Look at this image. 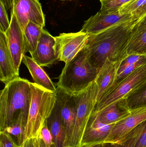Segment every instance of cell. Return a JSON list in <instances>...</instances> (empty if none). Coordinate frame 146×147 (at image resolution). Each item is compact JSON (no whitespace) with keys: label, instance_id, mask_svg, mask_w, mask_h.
I'll return each mask as SVG.
<instances>
[{"label":"cell","instance_id":"obj_1","mask_svg":"<svg viewBox=\"0 0 146 147\" xmlns=\"http://www.w3.org/2000/svg\"><path fill=\"white\" fill-rule=\"evenodd\" d=\"M135 22L120 23L89 34L85 49L91 63L98 71L106 59L121 64L128 56V47Z\"/></svg>","mask_w":146,"mask_h":147},{"label":"cell","instance_id":"obj_2","mask_svg":"<svg viewBox=\"0 0 146 147\" xmlns=\"http://www.w3.org/2000/svg\"><path fill=\"white\" fill-rule=\"evenodd\" d=\"M31 82L20 77L7 84L0 93V132L21 117L27 121L32 98Z\"/></svg>","mask_w":146,"mask_h":147},{"label":"cell","instance_id":"obj_3","mask_svg":"<svg viewBox=\"0 0 146 147\" xmlns=\"http://www.w3.org/2000/svg\"><path fill=\"white\" fill-rule=\"evenodd\" d=\"M98 72L90 62L85 47L65 64L57 84V87L71 95H77L95 81Z\"/></svg>","mask_w":146,"mask_h":147},{"label":"cell","instance_id":"obj_4","mask_svg":"<svg viewBox=\"0 0 146 147\" xmlns=\"http://www.w3.org/2000/svg\"><path fill=\"white\" fill-rule=\"evenodd\" d=\"M32 98L27 123L25 129L24 142L38 137L45 122L50 116L56 103V93L30 83Z\"/></svg>","mask_w":146,"mask_h":147},{"label":"cell","instance_id":"obj_5","mask_svg":"<svg viewBox=\"0 0 146 147\" xmlns=\"http://www.w3.org/2000/svg\"><path fill=\"white\" fill-rule=\"evenodd\" d=\"M98 87L95 81L75 95L77 103L76 121L67 147H81L86 129L96 104Z\"/></svg>","mask_w":146,"mask_h":147},{"label":"cell","instance_id":"obj_6","mask_svg":"<svg viewBox=\"0 0 146 147\" xmlns=\"http://www.w3.org/2000/svg\"><path fill=\"white\" fill-rule=\"evenodd\" d=\"M146 80V64L139 68L112 86L105 96L95 105L93 113L123 98Z\"/></svg>","mask_w":146,"mask_h":147},{"label":"cell","instance_id":"obj_7","mask_svg":"<svg viewBox=\"0 0 146 147\" xmlns=\"http://www.w3.org/2000/svg\"><path fill=\"white\" fill-rule=\"evenodd\" d=\"M89 34L77 32L60 34L55 37V49L57 60L65 64L71 61L86 45Z\"/></svg>","mask_w":146,"mask_h":147},{"label":"cell","instance_id":"obj_8","mask_svg":"<svg viewBox=\"0 0 146 147\" xmlns=\"http://www.w3.org/2000/svg\"><path fill=\"white\" fill-rule=\"evenodd\" d=\"M11 13L14 14L23 32L30 21L45 26V16L38 0H13Z\"/></svg>","mask_w":146,"mask_h":147},{"label":"cell","instance_id":"obj_9","mask_svg":"<svg viewBox=\"0 0 146 147\" xmlns=\"http://www.w3.org/2000/svg\"><path fill=\"white\" fill-rule=\"evenodd\" d=\"M132 20L133 14H121L118 9L100 10L85 22L81 30L89 34H95L114 25Z\"/></svg>","mask_w":146,"mask_h":147},{"label":"cell","instance_id":"obj_10","mask_svg":"<svg viewBox=\"0 0 146 147\" xmlns=\"http://www.w3.org/2000/svg\"><path fill=\"white\" fill-rule=\"evenodd\" d=\"M57 104L60 110L65 131L64 147H67L71 138L76 121L77 103L75 95H71L57 87Z\"/></svg>","mask_w":146,"mask_h":147},{"label":"cell","instance_id":"obj_11","mask_svg":"<svg viewBox=\"0 0 146 147\" xmlns=\"http://www.w3.org/2000/svg\"><path fill=\"white\" fill-rule=\"evenodd\" d=\"M131 110L130 115L114 125L104 143H121L133 129L146 120V107Z\"/></svg>","mask_w":146,"mask_h":147},{"label":"cell","instance_id":"obj_12","mask_svg":"<svg viewBox=\"0 0 146 147\" xmlns=\"http://www.w3.org/2000/svg\"><path fill=\"white\" fill-rule=\"evenodd\" d=\"M11 15L10 26L5 34L15 68L19 74L20 66L26 54L24 34L14 14L11 13Z\"/></svg>","mask_w":146,"mask_h":147},{"label":"cell","instance_id":"obj_13","mask_svg":"<svg viewBox=\"0 0 146 147\" xmlns=\"http://www.w3.org/2000/svg\"><path fill=\"white\" fill-rule=\"evenodd\" d=\"M115 124H104L100 121L97 114H92L83 136L81 147L104 144Z\"/></svg>","mask_w":146,"mask_h":147},{"label":"cell","instance_id":"obj_14","mask_svg":"<svg viewBox=\"0 0 146 147\" xmlns=\"http://www.w3.org/2000/svg\"><path fill=\"white\" fill-rule=\"evenodd\" d=\"M55 37L43 29L35 51L31 57L40 66L49 67L58 61L55 49Z\"/></svg>","mask_w":146,"mask_h":147},{"label":"cell","instance_id":"obj_15","mask_svg":"<svg viewBox=\"0 0 146 147\" xmlns=\"http://www.w3.org/2000/svg\"><path fill=\"white\" fill-rule=\"evenodd\" d=\"M120 65L119 63L106 59L100 68L95 80L98 87L96 105L105 96L112 88Z\"/></svg>","mask_w":146,"mask_h":147},{"label":"cell","instance_id":"obj_16","mask_svg":"<svg viewBox=\"0 0 146 147\" xmlns=\"http://www.w3.org/2000/svg\"><path fill=\"white\" fill-rule=\"evenodd\" d=\"M19 77L15 68L6 34L0 31V80L6 85Z\"/></svg>","mask_w":146,"mask_h":147},{"label":"cell","instance_id":"obj_17","mask_svg":"<svg viewBox=\"0 0 146 147\" xmlns=\"http://www.w3.org/2000/svg\"><path fill=\"white\" fill-rule=\"evenodd\" d=\"M131 113L127 98L124 97L93 114H97L100 121L103 123L112 124L126 118Z\"/></svg>","mask_w":146,"mask_h":147},{"label":"cell","instance_id":"obj_18","mask_svg":"<svg viewBox=\"0 0 146 147\" xmlns=\"http://www.w3.org/2000/svg\"><path fill=\"white\" fill-rule=\"evenodd\" d=\"M128 55L146 56V14L136 21L132 30L127 49Z\"/></svg>","mask_w":146,"mask_h":147},{"label":"cell","instance_id":"obj_19","mask_svg":"<svg viewBox=\"0 0 146 147\" xmlns=\"http://www.w3.org/2000/svg\"><path fill=\"white\" fill-rule=\"evenodd\" d=\"M22 62L28 69L34 83L48 90L56 93L57 88L55 84L41 66L32 58L25 55L22 59Z\"/></svg>","mask_w":146,"mask_h":147},{"label":"cell","instance_id":"obj_20","mask_svg":"<svg viewBox=\"0 0 146 147\" xmlns=\"http://www.w3.org/2000/svg\"><path fill=\"white\" fill-rule=\"evenodd\" d=\"M47 122L55 147H64L65 128L57 102L51 115L47 119Z\"/></svg>","mask_w":146,"mask_h":147},{"label":"cell","instance_id":"obj_21","mask_svg":"<svg viewBox=\"0 0 146 147\" xmlns=\"http://www.w3.org/2000/svg\"><path fill=\"white\" fill-rule=\"evenodd\" d=\"M43 28L32 22H29L25 28L24 34L25 52L32 54L37 49Z\"/></svg>","mask_w":146,"mask_h":147},{"label":"cell","instance_id":"obj_22","mask_svg":"<svg viewBox=\"0 0 146 147\" xmlns=\"http://www.w3.org/2000/svg\"><path fill=\"white\" fill-rule=\"evenodd\" d=\"M126 97L131 110L146 107V80Z\"/></svg>","mask_w":146,"mask_h":147},{"label":"cell","instance_id":"obj_23","mask_svg":"<svg viewBox=\"0 0 146 147\" xmlns=\"http://www.w3.org/2000/svg\"><path fill=\"white\" fill-rule=\"evenodd\" d=\"M27 121L19 117L17 120L5 129L4 132L14 136L17 141L18 145H21L24 142L25 129Z\"/></svg>","mask_w":146,"mask_h":147},{"label":"cell","instance_id":"obj_24","mask_svg":"<svg viewBox=\"0 0 146 147\" xmlns=\"http://www.w3.org/2000/svg\"><path fill=\"white\" fill-rule=\"evenodd\" d=\"M128 135L134 137V147H146V120L139 124Z\"/></svg>","mask_w":146,"mask_h":147},{"label":"cell","instance_id":"obj_25","mask_svg":"<svg viewBox=\"0 0 146 147\" xmlns=\"http://www.w3.org/2000/svg\"><path fill=\"white\" fill-rule=\"evenodd\" d=\"M146 2V0H131L119 9V13L121 14H133L142 7Z\"/></svg>","mask_w":146,"mask_h":147},{"label":"cell","instance_id":"obj_26","mask_svg":"<svg viewBox=\"0 0 146 147\" xmlns=\"http://www.w3.org/2000/svg\"><path fill=\"white\" fill-rule=\"evenodd\" d=\"M145 64H146V56L145 55L138 62L135 63L134 64L130 66L127 67L121 73L117 75L115 81L113 86L117 84L119 81L125 78L126 77L128 76L130 74L132 73V72H133L140 67Z\"/></svg>","mask_w":146,"mask_h":147},{"label":"cell","instance_id":"obj_27","mask_svg":"<svg viewBox=\"0 0 146 147\" xmlns=\"http://www.w3.org/2000/svg\"><path fill=\"white\" fill-rule=\"evenodd\" d=\"M131 0H102L100 10H118L123 5Z\"/></svg>","mask_w":146,"mask_h":147},{"label":"cell","instance_id":"obj_28","mask_svg":"<svg viewBox=\"0 0 146 147\" xmlns=\"http://www.w3.org/2000/svg\"><path fill=\"white\" fill-rule=\"evenodd\" d=\"M9 26L10 22L9 20L7 9L3 3L0 1V31L6 33Z\"/></svg>","mask_w":146,"mask_h":147},{"label":"cell","instance_id":"obj_29","mask_svg":"<svg viewBox=\"0 0 146 147\" xmlns=\"http://www.w3.org/2000/svg\"><path fill=\"white\" fill-rule=\"evenodd\" d=\"M145 55H136V54L129 55L121 62V64L119 65V68L117 70V75L121 73L127 67L138 62Z\"/></svg>","mask_w":146,"mask_h":147},{"label":"cell","instance_id":"obj_30","mask_svg":"<svg viewBox=\"0 0 146 147\" xmlns=\"http://www.w3.org/2000/svg\"><path fill=\"white\" fill-rule=\"evenodd\" d=\"M39 137L47 145L51 146L53 145L52 136L48 127L47 120L45 122Z\"/></svg>","mask_w":146,"mask_h":147},{"label":"cell","instance_id":"obj_31","mask_svg":"<svg viewBox=\"0 0 146 147\" xmlns=\"http://www.w3.org/2000/svg\"><path fill=\"white\" fill-rule=\"evenodd\" d=\"M134 138L127 135L121 143H104L103 147H134Z\"/></svg>","mask_w":146,"mask_h":147},{"label":"cell","instance_id":"obj_32","mask_svg":"<svg viewBox=\"0 0 146 147\" xmlns=\"http://www.w3.org/2000/svg\"><path fill=\"white\" fill-rule=\"evenodd\" d=\"M15 142L7 132H0V147H14Z\"/></svg>","mask_w":146,"mask_h":147},{"label":"cell","instance_id":"obj_33","mask_svg":"<svg viewBox=\"0 0 146 147\" xmlns=\"http://www.w3.org/2000/svg\"><path fill=\"white\" fill-rule=\"evenodd\" d=\"M146 14V2L141 7L133 14L134 20L137 21Z\"/></svg>","mask_w":146,"mask_h":147},{"label":"cell","instance_id":"obj_34","mask_svg":"<svg viewBox=\"0 0 146 147\" xmlns=\"http://www.w3.org/2000/svg\"><path fill=\"white\" fill-rule=\"evenodd\" d=\"M25 143V147H39V137L27 140Z\"/></svg>","mask_w":146,"mask_h":147},{"label":"cell","instance_id":"obj_35","mask_svg":"<svg viewBox=\"0 0 146 147\" xmlns=\"http://www.w3.org/2000/svg\"><path fill=\"white\" fill-rule=\"evenodd\" d=\"M13 0H1L6 8V9L10 11V13L12 12L13 9Z\"/></svg>","mask_w":146,"mask_h":147},{"label":"cell","instance_id":"obj_36","mask_svg":"<svg viewBox=\"0 0 146 147\" xmlns=\"http://www.w3.org/2000/svg\"><path fill=\"white\" fill-rule=\"evenodd\" d=\"M39 147H55L54 144L51 146H47L43 141V140H41L39 137Z\"/></svg>","mask_w":146,"mask_h":147},{"label":"cell","instance_id":"obj_37","mask_svg":"<svg viewBox=\"0 0 146 147\" xmlns=\"http://www.w3.org/2000/svg\"><path fill=\"white\" fill-rule=\"evenodd\" d=\"M25 142L20 145H18L16 142H15L14 147H25Z\"/></svg>","mask_w":146,"mask_h":147},{"label":"cell","instance_id":"obj_38","mask_svg":"<svg viewBox=\"0 0 146 147\" xmlns=\"http://www.w3.org/2000/svg\"><path fill=\"white\" fill-rule=\"evenodd\" d=\"M103 144H99V145H95V146H92L90 147H103Z\"/></svg>","mask_w":146,"mask_h":147},{"label":"cell","instance_id":"obj_39","mask_svg":"<svg viewBox=\"0 0 146 147\" xmlns=\"http://www.w3.org/2000/svg\"><path fill=\"white\" fill-rule=\"evenodd\" d=\"M64 1H68V0H64Z\"/></svg>","mask_w":146,"mask_h":147},{"label":"cell","instance_id":"obj_40","mask_svg":"<svg viewBox=\"0 0 146 147\" xmlns=\"http://www.w3.org/2000/svg\"><path fill=\"white\" fill-rule=\"evenodd\" d=\"M99 1H102V0H99Z\"/></svg>","mask_w":146,"mask_h":147},{"label":"cell","instance_id":"obj_41","mask_svg":"<svg viewBox=\"0 0 146 147\" xmlns=\"http://www.w3.org/2000/svg\"></svg>","mask_w":146,"mask_h":147},{"label":"cell","instance_id":"obj_42","mask_svg":"<svg viewBox=\"0 0 146 147\" xmlns=\"http://www.w3.org/2000/svg\"></svg>","mask_w":146,"mask_h":147}]
</instances>
